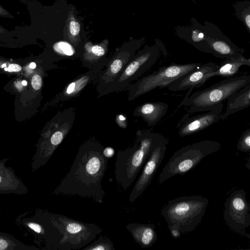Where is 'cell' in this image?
<instances>
[{
    "mask_svg": "<svg viewBox=\"0 0 250 250\" xmlns=\"http://www.w3.org/2000/svg\"><path fill=\"white\" fill-rule=\"evenodd\" d=\"M224 105L223 103L216 104L208 112L189 117L185 115L176 127L179 136L184 137L200 132L221 120V115Z\"/></svg>",
    "mask_w": 250,
    "mask_h": 250,
    "instance_id": "4fadbf2b",
    "label": "cell"
},
{
    "mask_svg": "<svg viewBox=\"0 0 250 250\" xmlns=\"http://www.w3.org/2000/svg\"><path fill=\"white\" fill-rule=\"evenodd\" d=\"M116 121L119 126L125 128L127 125L126 118L123 115H118L116 118Z\"/></svg>",
    "mask_w": 250,
    "mask_h": 250,
    "instance_id": "f546056e",
    "label": "cell"
},
{
    "mask_svg": "<svg viewBox=\"0 0 250 250\" xmlns=\"http://www.w3.org/2000/svg\"><path fill=\"white\" fill-rule=\"evenodd\" d=\"M9 159L5 158L0 160V194H27L29 192L27 187L12 167H6Z\"/></svg>",
    "mask_w": 250,
    "mask_h": 250,
    "instance_id": "e0dca14e",
    "label": "cell"
},
{
    "mask_svg": "<svg viewBox=\"0 0 250 250\" xmlns=\"http://www.w3.org/2000/svg\"><path fill=\"white\" fill-rule=\"evenodd\" d=\"M21 83H22V84L24 86H26L27 84V82L25 80L22 81Z\"/></svg>",
    "mask_w": 250,
    "mask_h": 250,
    "instance_id": "74e56055",
    "label": "cell"
},
{
    "mask_svg": "<svg viewBox=\"0 0 250 250\" xmlns=\"http://www.w3.org/2000/svg\"><path fill=\"white\" fill-rule=\"evenodd\" d=\"M198 37L199 38L202 39L204 37V34L202 33H200L198 34Z\"/></svg>",
    "mask_w": 250,
    "mask_h": 250,
    "instance_id": "8d00e7d4",
    "label": "cell"
},
{
    "mask_svg": "<svg viewBox=\"0 0 250 250\" xmlns=\"http://www.w3.org/2000/svg\"><path fill=\"white\" fill-rule=\"evenodd\" d=\"M5 66H6V64H3L1 65V67H2V68H3V67H5Z\"/></svg>",
    "mask_w": 250,
    "mask_h": 250,
    "instance_id": "f35d334b",
    "label": "cell"
},
{
    "mask_svg": "<svg viewBox=\"0 0 250 250\" xmlns=\"http://www.w3.org/2000/svg\"><path fill=\"white\" fill-rule=\"evenodd\" d=\"M75 118L76 111L73 107H70L62 111L57 129H54L47 140L39 146L36 153L31 159L32 172L43 166L50 159L56 148L71 130Z\"/></svg>",
    "mask_w": 250,
    "mask_h": 250,
    "instance_id": "9c48e42d",
    "label": "cell"
},
{
    "mask_svg": "<svg viewBox=\"0 0 250 250\" xmlns=\"http://www.w3.org/2000/svg\"><path fill=\"white\" fill-rule=\"evenodd\" d=\"M168 105L164 102H146L137 106L133 115L142 118L149 127L156 125L166 115Z\"/></svg>",
    "mask_w": 250,
    "mask_h": 250,
    "instance_id": "d6986e66",
    "label": "cell"
},
{
    "mask_svg": "<svg viewBox=\"0 0 250 250\" xmlns=\"http://www.w3.org/2000/svg\"><path fill=\"white\" fill-rule=\"evenodd\" d=\"M243 65L250 66V59L246 58L243 55L236 58L226 59L223 62L218 65L215 71L208 74V79L214 76L227 78L233 77Z\"/></svg>",
    "mask_w": 250,
    "mask_h": 250,
    "instance_id": "7402d4cb",
    "label": "cell"
},
{
    "mask_svg": "<svg viewBox=\"0 0 250 250\" xmlns=\"http://www.w3.org/2000/svg\"><path fill=\"white\" fill-rule=\"evenodd\" d=\"M201 63L177 64L162 66L157 70L143 76L130 84L126 89L127 99L131 101L157 88L167 87L183 75L198 68Z\"/></svg>",
    "mask_w": 250,
    "mask_h": 250,
    "instance_id": "ba28073f",
    "label": "cell"
},
{
    "mask_svg": "<svg viewBox=\"0 0 250 250\" xmlns=\"http://www.w3.org/2000/svg\"><path fill=\"white\" fill-rule=\"evenodd\" d=\"M218 66V64L212 62L202 64L198 68L176 79L167 88L173 92L199 88L209 79L208 74L215 71Z\"/></svg>",
    "mask_w": 250,
    "mask_h": 250,
    "instance_id": "2e32d148",
    "label": "cell"
},
{
    "mask_svg": "<svg viewBox=\"0 0 250 250\" xmlns=\"http://www.w3.org/2000/svg\"><path fill=\"white\" fill-rule=\"evenodd\" d=\"M21 67L18 64H11L8 67V71L10 72H19L21 70Z\"/></svg>",
    "mask_w": 250,
    "mask_h": 250,
    "instance_id": "1f68e13d",
    "label": "cell"
},
{
    "mask_svg": "<svg viewBox=\"0 0 250 250\" xmlns=\"http://www.w3.org/2000/svg\"><path fill=\"white\" fill-rule=\"evenodd\" d=\"M83 250H115V248L109 238L102 236L83 248Z\"/></svg>",
    "mask_w": 250,
    "mask_h": 250,
    "instance_id": "484cf974",
    "label": "cell"
},
{
    "mask_svg": "<svg viewBox=\"0 0 250 250\" xmlns=\"http://www.w3.org/2000/svg\"><path fill=\"white\" fill-rule=\"evenodd\" d=\"M168 228L173 238L177 239L180 236L181 232L176 224H173Z\"/></svg>",
    "mask_w": 250,
    "mask_h": 250,
    "instance_id": "f1b7e54d",
    "label": "cell"
},
{
    "mask_svg": "<svg viewBox=\"0 0 250 250\" xmlns=\"http://www.w3.org/2000/svg\"><path fill=\"white\" fill-rule=\"evenodd\" d=\"M160 56L158 46L146 45L136 52L121 74L98 93L97 98L125 90L130 84L142 77L151 69L159 61Z\"/></svg>",
    "mask_w": 250,
    "mask_h": 250,
    "instance_id": "52a82bcc",
    "label": "cell"
},
{
    "mask_svg": "<svg viewBox=\"0 0 250 250\" xmlns=\"http://www.w3.org/2000/svg\"><path fill=\"white\" fill-rule=\"evenodd\" d=\"M237 149L243 152L250 151V128L244 131L237 144Z\"/></svg>",
    "mask_w": 250,
    "mask_h": 250,
    "instance_id": "4316f807",
    "label": "cell"
},
{
    "mask_svg": "<svg viewBox=\"0 0 250 250\" xmlns=\"http://www.w3.org/2000/svg\"><path fill=\"white\" fill-rule=\"evenodd\" d=\"M46 238L44 250H79L93 241L103 229L95 223H84L42 210Z\"/></svg>",
    "mask_w": 250,
    "mask_h": 250,
    "instance_id": "7a4b0ae2",
    "label": "cell"
},
{
    "mask_svg": "<svg viewBox=\"0 0 250 250\" xmlns=\"http://www.w3.org/2000/svg\"><path fill=\"white\" fill-rule=\"evenodd\" d=\"M11 33V32L8 31L0 25V35H4L5 34Z\"/></svg>",
    "mask_w": 250,
    "mask_h": 250,
    "instance_id": "836d02e7",
    "label": "cell"
},
{
    "mask_svg": "<svg viewBox=\"0 0 250 250\" xmlns=\"http://www.w3.org/2000/svg\"><path fill=\"white\" fill-rule=\"evenodd\" d=\"M250 83V75H243L227 78L214 84L190 94L189 89L179 106L189 107L191 114L210 110L214 105L222 103L240 89Z\"/></svg>",
    "mask_w": 250,
    "mask_h": 250,
    "instance_id": "277c9868",
    "label": "cell"
},
{
    "mask_svg": "<svg viewBox=\"0 0 250 250\" xmlns=\"http://www.w3.org/2000/svg\"><path fill=\"white\" fill-rule=\"evenodd\" d=\"M69 8L63 31V40L82 51L84 43L88 40L89 31L84 28V18L79 15V11L72 3Z\"/></svg>",
    "mask_w": 250,
    "mask_h": 250,
    "instance_id": "9a60e30c",
    "label": "cell"
},
{
    "mask_svg": "<svg viewBox=\"0 0 250 250\" xmlns=\"http://www.w3.org/2000/svg\"><path fill=\"white\" fill-rule=\"evenodd\" d=\"M114 150L112 148L106 147L104 149V154L107 158L110 157L113 155Z\"/></svg>",
    "mask_w": 250,
    "mask_h": 250,
    "instance_id": "d6a6232c",
    "label": "cell"
},
{
    "mask_svg": "<svg viewBox=\"0 0 250 250\" xmlns=\"http://www.w3.org/2000/svg\"><path fill=\"white\" fill-rule=\"evenodd\" d=\"M250 211L246 193L243 189L232 192L225 204L224 218L228 225L233 231L248 238L250 236L246 229L250 226Z\"/></svg>",
    "mask_w": 250,
    "mask_h": 250,
    "instance_id": "8fae6325",
    "label": "cell"
},
{
    "mask_svg": "<svg viewBox=\"0 0 250 250\" xmlns=\"http://www.w3.org/2000/svg\"><path fill=\"white\" fill-rule=\"evenodd\" d=\"M102 71L89 70L66 84L58 96V102H65L79 96L87 85L96 80Z\"/></svg>",
    "mask_w": 250,
    "mask_h": 250,
    "instance_id": "ac0fdd59",
    "label": "cell"
},
{
    "mask_svg": "<svg viewBox=\"0 0 250 250\" xmlns=\"http://www.w3.org/2000/svg\"><path fill=\"white\" fill-rule=\"evenodd\" d=\"M42 84V81L40 75L36 74L33 76L31 80V84L34 89L36 90L40 89Z\"/></svg>",
    "mask_w": 250,
    "mask_h": 250,
    "instance_id": "83f0119b",
    "label": "cell"
},
{
    "mask_svg": "<svg viewBox=\"0 0 250 250\" xmlns=\"http://www.w3.org/2000/svg\"><path fill=\"white\" fill-rule=\"evenodd\" d=\"M4 70H5V71H8V68H6V67H5V68H4Z\"/></svg>",
    "mask_w": 250,
    "mask_h": 250,
    "instance_id": "ab89813d",
    "label": "cell"
},
{
    "mask_svg": "<svg viewBox=\"0 0 250 250\" xmlns=\"http://www.w3.org/2000/svg\"><path fill=\"white\" fill-rule=\"evenodd\" d=\"M109 44L108 39L98 43L87 41L83 45L79 58L83 66L88 70L102 71L109 59L108 56Z\"/></svg>",
    "mask_w": 250,
    "mask_h": 250,
    "instance_id": "5bb4252c",
    "label": "cell"
},
{
    "mask_svg": "<svg viewBox=\"0 0 250 250\" xmlns=\"http://www.w3.org/2000/svg\"><path fill=\"white\" fill-rule=\"evenodd\" d=\"M145 39L130 38L117 48L97 79L96 89L98 93L103 90L122 72L144 42Z\"/></svg>",
    "mask_w": 250,
    "mask_h": 250,
    "instance_id": "30bf717a",
    "label": "cell"
},
{
    "mask_svg": "<svg viewBox=\"0 0 250 250\" xmlns=\"http://www.w3.org/2000/svg\"><path fill=\"white\" fill-rule=\"evenodd\" d=\"M168 143L167 138L159 144L148 157L140 176L130 193L129 200L130 203L134 202L141 195L150 184L165 157Z\"/></svg>",
    "mask_w": 250,
    "mask_h": 250,
    "instance_id": "7c38bea8",
    "label": "cell"
},
{
    "mask_svg": "<svg viewBox=\"0 0 250 250\" xmlns=\"http://www.w3.org/2000/svg\"><path fill=\"white\" fill-rule=\"evenodd\" d=\"M250 106V83L231 95L228 99L225 111L221 114V120Z\"/></svg>",
    "mask_w": 250,
    "mask_h": 250,
    "instance_id": "44dd1931",
    "label": "cell"
},
{
    "mask_svg": "<svg viewBox=\"0 0 250 250\" xmlns=\"http://www.w3.org/2000/svg\"><path fill=\"white\" fill-rule=\"evenodd\" d=\"M104 149V147L94 139L83 143L69 171L52 194L79 196L102 203L105 192L102 181L108 163Z\"/></svg>",
    "mask_w": 250,
    "mask_h": 250,
    "instance_id": "6da1fadb",
    "label": "cell"
},
{
    "mask_svg": "<svg viewBox=\"0 0 250 250\" xmlns=\"http://www.w3.org/2000/svg\"><path fill=\"white\" fill-rule=\"evenodd\" d=\"M207 43L211 53L219 58L226 59L243 55V49H239L230 42L223 40H209Z\"/></svg>",
    "mask_w": 250,
    "mask_h": 250,
    "instance_id": "603a6c76",
    "label": "cell"
},
{
    "mask_svg": "<svg viewBox=\"0 0 250 250\" xmlns=\"http://www.w3.org/2000/svg\"><path fill=\"white\" fill-rule=\"evenodd\" d=\"M165 136L149 129L138 130L133 146L119 150L115 163V177L124 189L133 183L153 150L166 140Z\"/></svg>",
    "mask_w": 250,
    "mask_h": 250,
    "instance_id": "3957f363",
    "label": "cell"
},
{
    "mask_svg": "<svg viewBox=\"0 0 250 250\" xmlns=\"http://www.w3.org/2000/svg\"><path fill=\"white\" fill-rule=\"evenodd\" d=\"M208 204L201 195L186 196L169 200L162 210L168 227L176 224L181 232L193 231L201 223Z\"/></svg>",
    "mask_w": 250,
    "mask_h": 250,
    "instance_id": "5b68a950",
    "label": "cell"
},
{
    "mask_svg": "<svg viewBox=\"0 0 250 250\" xmlns=\"http://www.w3.org/2000/svg\"><path fill=\"white\" fill-rule=\"evenodd\" d=\"M0 212H1V207L0 206Z\"/></svg>",
    "mask_w": 250,
    "mask_h": 250,
    "instance_id": "60d3db41",
    "label": "cell"
},
{
    "mask_svg": "<svg viewBox=\"0 0 250 250\" xmlns=\"http://www.w3.org/2000/svg\"><path fill=\"white\" fill-rule=\"evenodd\" d=\"M52 48L58 60L78 59L80 58L82 52V50L74 47L69 42L63 40L53 42Z\"/></svg>",
    "mask_w": 250,
    "mask_h": 250,
    "instance_id": "cb8c5ba5",
    "label": "cell"
},
{
    "mask_svg": "<svg viewBox=\"0 0 250 250\" xmlns=\"http://www.w3.org/2000/svg\"><path fill=\"white\" fill-rule=\"evenodd\" d=\"M126 229L143 248L151 247L157 241V234L152 224L130 223L126 226Z\"/></svg>",
    "mask_w": 250,
    "mask_h": 250,
    "instance_id": "ffe728a7",
    "label": "cell"
},
{
    "mask_svg": "<svg viewBox=\"0 0 250 250\" xmlns=\"http://www.w3.org/2000/svg\"><path fill=\"white\" fill-rule=\"evenodd\" d=\"M29 67L32 69H34L36 67V63L34 62H31L29 65Z\"/></svg>",
    "mask_w": 250,
    "mask_h": 250,
    "instance_id": "d590c367",
    "label": "cell"
},
{
    "mask_svg": "<svg viewBox=\"0 0 250 250\" xmlns=\"http://www.w3.org/2000/svg\"><path fill=\"white\" fill-rule=\"evenodd\" d=\"M220 143L205 140L185 146L176 151L163 168L158 182L162 185L177 175H184L193 169L206 156L220 149Z\"/></svg>",
    "mask_w": 250,
    "mask_h": 250,
    "instance_id": "8992f818",
    "label": "cell"
},
{
    "mask_svg": "<svg viewBox=\"0 0 250 250\" xmlns=\"http://www.w3.org/2000/svg\"><path fill=\"white\" fill-rule=\"evenodd\" d=\"M40 250V248L26 245L12 235L0 232V250Z\"/></svg>",
    "mask_w": 250,
    "mask_h": 250,
    "instance_id": "d4e9b609",
    "label": "cell"
},
{
    "mask_svg": "<svg viewBox=\"0 0 250 250\" xmlns=\"http://www.w3.org/2000/svg\"><path fill=\"white\" fill-rule=\"evenodd\" d=\"M0 17L7 18H14V16L0 4Z\"/></svg>",
    "mask_w": 250,
    "mask_h": 250,
    "instance_id": "4dcf8cb0",
    "label": "cell"
},
{
    "mask_svg": "<svg viewBox=\"0 0 250 250\" xmlns=\"http://www.w3.org/2000/svg\"><path fill=\"white\" fill-rule=\"evenodd\" d=\"M245 23H246V25H247L248 27L250 28V15L249 14H248L247 15H246L245 18Z\"/></svg>",
    "mask_w": 250,
    "mask_h": 250,
    "instance_id": "e575fe53",
    "label": "cell"
}]
</instances>
